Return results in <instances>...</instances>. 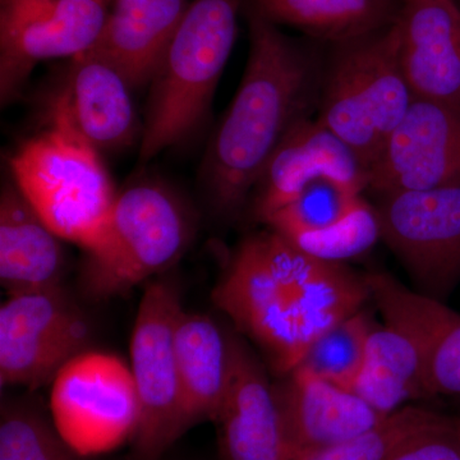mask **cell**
<instances>
[{
  "label": "cell",
  "mask_w": 460,
  "mask_h": 460,
  "mask_svg": "<svg viewBox=\"0 0 460 460\" xmlns=\"http://www.w3.org/2000/svg\"><path fill=\"white\" fill-rule=\"evenodd\" d=\"M243 78L202 164L208 204L220 219L239 217L260 175L293 127L319 109L325 56L277 25L248 14Z\"/></svg>",
  "instance_id": "2"
},
{
  "label": "cell",
  "mask_w": 460,
  "mask_h": 460,
  "mask_svg": "<svg viewBox=\"0 0 460 460\" xmlns=\"http://www.w3.org/2000/svg\"><path fill=\"white\" fill-rule=\"evenodd\" d=\"M380 238L376 208L362 199L352 213L335 226L296 239L292 243L310 255L328 261L343 262L365 255Z\"/></svg>",
  "instance_id": "28"
},
{
  "label": "cell",
  "mask_w": 460,
  "mask_h": 460,
  "mask_svg": "<svg viewBox=\"0 0 460 460\" xmlns=\"http://www.w3.org/2000/svg\"><path fill=\"white\" fill-rule=\"evenodd\" d=\"M321 181H332L353 192L367 190L368 169L338 136L308 118L293 127L281 141L251 195V213L265 223Z\"/></svg>",
  "instance_id": "13"
},
{
  "label": "cell",
  "mask_w": 460,
  "mask_h": 460,
  "mask_svg": "<svg viewBox=\"0 0 460 460\" xmlns=\"http://www.w3.org/2000/svg\"><path fill=\"white\" fill-rule=\"evenodd\" d=\"M368 298L366 277L305 252L271 229L243 239L211 293L215 307L280 377Z\"/></svg>",
  "instance_id": "1"
},
{
  "label": "cell",
  "mask_w": 460,
  "mask_h": 460,
  "mask_svg": "<svg viewBox=\"0 0 460 460\" xmlns=\"http://www.w3.org/2000/svg\"><path fill=\"white\" fill-rule=\"evenodd\" d=\"M91 49L108 60L131 89L151 83L186 13V0H113Z\"/></svg>",
  "instance_id": "18"
},
{
  "label": "cell",
  "mask_w": 460,
  "mask_h": 460,
  "mask_svg": "<svg viewBox=\"0 0 460 460\" xmlns=\"http://www.w3.org/2000/svg\"><path fill=\"white\" fill-rule=\"evenodd\" d=\"M90 341V321L63 286L8 296L0 307V384L40 389Z\"/></svg>",
  "instance_id": "9"
},
{
  "label": "cell",
  "mask_w": 460,
  "mask_h": 460,
  "mask_svg": "<svg viewBox=\"0 0 460 460\" xmlns=\"http://www.w3.org/2000/svg\"><path fill=\"white\" fill-rule=\"evenodd\" d=\"M105 3L113 2V0H104Z\"/></svg>",
  "instance_id": "31"
},
{
  "label": "cell",
  "mask_w": 460,
  "mask_h": 460,
  "mask_svg": "<svg viewBox=\"0 0 460 460\" xmlns=\"http://www.w3.org/2000/svg\"><path fill=\"white\" fill-rule=\"evenodd\" d=\"M60 239L16 186L0 198V284L8 296L62 286L66 259Z\"/></svg>",
  "instance_id": "20"
},
{
  "label": "cell",
  "mask_w": 460,
  "mask_h": 460,
  "mask_svg": "<svg viewBox=\"0 0 460 460\" xmlns=\"http://www.w3.org/2000/svg\"><path fill=\"white\" fill-rule=\"evenodd\" d=\"M330 45L316 120L352 148L370 172L414 100L399 63L396 20Z\"/></svg>",
  "instance_id": "5"
},
{
  "label": "cell",
  "mask_w": 460,
  "mask_h": 460,
  "mask_svg": "<svg viewBox=\"0 0 460 460\" xmlns=\"http://www.w3.org/2000/svg\"><path fill=\"white\" fill-rule=\"evenodd\" d=\"M456 434H458V441H459V447H460V416L456 417Z\"/></svg>",
  "instance_id": "30"
},
{
  "label": "cell",
  "mask_w": 460,
  "mask_h": 460,
  "mask_svg": "<svg viewBox=\"0 0 460 460\" xmlns=\"http://www.w3.org/2000/svg\"><path fill=\"white\" fill-rule=\"evenodd\" d=\"M399 63L411 95L460 113V8L456 0H402Z\"/></svg>",
  "instance_id": "15"
},
{
  "label": "cell",
  "mask_w": 460,
  "mask_h": 460,
  "mask_svg": "<svg viewBox=\"0 0 460 460\" xmlns=\"http://www.w3.org/2000/svg\"><path fill=\"white\" fill-rule=\"evenodd\" d=\"M362 199L361 193L335 181H317L263 224L288 241L295 242L335 226L352 213Z\"/></svg>",
  "instance_id": "26"
},
{
  "label": "cell",
  "mask_w": 460,
  "mask_h": 460,
  "mask_svg": "<svg viewBox=\"0 0 460 460\" xmlns=\"http://www.w3.org/2000/svg\"><path fill=\"white\" fill-rule=\"evenodd\" d=\"M436 414L438 411L426 408L405 405L361 435L329 447L296 453L288 460H386L396 447L431 422Z\"/></svg>",
  "instance_id": "27"
},
{
  "label": "cell",
  "mask_w": 460,
  "mask_h": 460,
  "mask_svg": "<svg viewBox=\"0 0 460 460\" xmlns=\"http://www.w3.org/2000/svg\"><path fill=\"white\" fill-rule=\"evenodd\" d=\"M98 151L57 98L50 128L27 140L11 159L14 186L42 222L84 252L102 244L117 199Z\"/></svg>",
  "instance_id": "3"
},
{
  "label": "cell",
  "mask_w": 460,
  "mask_h": 460,
  "mask_svg": "<svg viewBox=\"0 0 460 460\" xmlns=\"http://www.w3.org/2000/svg\"><path fill=\"white\" fill-rule=\"evenodd\" d=\"M183 310L174 280L159 278L145 288L129 345L140 404V422L131 443L135 460L162 459L184 435L175 354V328Z\"/></svg>",
  "instance_id": "7"
},
{
  "label": "cell",
  "mask_w": 460,
  "mask_h": 460,
  "mask_svg": "<svg viewBox=\"0 0 460 460\" xmlns=\"http://www.w3.org/2000/svg\"><path fill=\"white\" fill-rule=\"evenodd\" d=\"M365 277L385 325L404 334L419 352L429 398L460 395V314L386 272Z\"/></svg>",
  "instance_id": "16"
},
{
  "label": "cell",
  "mask_w": 460,
  "mask_h": 460,
  "mask_svg": "<svg viewBox=\"0 0 460 460\" xmlns=\"http://www.w3.org/2000/svg\"><path fill=\"white\" fill-rule=\"evenodd\" d=\"M175 354L183 398V431L213 422L229 370L228 332L202 314L183 310L175 328Z\"/></svg>",
  "instance_id": "21"
},
{
  "label": "cell",
  "mask_w": 460,
  "mask_h": 460,
  "mask_svg": "<svg viewBox=\"0 0 460 460\" xmlns=\"http://www.w3.org/2000/svg\"><path fill=\"white\" fill-rule=\"evenodd\" d=\"M243 0H193L151 80L140 159L189 140L208 118Z\"/></svg>",
  "instance_id": "4"
},
{
  "label": "cell",
  "mask_w": 460,
  "mask_h": 460,
  "mask_svg": "<svg viewBox=\"0 0 460 460\" xmlns=\"http://www.w3.org/2000/svg\"><path fill=\"white\" fill-rule=\"evenodd\" d=\"M456 3H458L459 8H460V0H456Z\"/></svg>",
  "instance_id": "32"
},
{
  "label": "cell",
  "mask_w": 460,
  "mask_h": 460,
  "mask_svg": "<svg viewBox=\"0 0 460 460\" xmlns=\"http://www.w3.org/2000/svg\"><path fill=\"white\" fill-rule=\"evenodd\" d=\"M0 460H89L60 436L51 416L31 402L3 398Z\"/></svg>",
  "instance_id": "24"
},
{
  "label": "cell",
  "mask_w": 460,
  "mask_h": 460,
  "mask_svg": "<svg viewBox=\"0 0 460 460\" xmlns=\"http://www.w3.org/2000/svg\"><path fill=\"white\" fill-rule=\"evenodd\" d=\"M386 460H460L456 419L436 414L431 422L396 447Z\"/></svg>",
  "instance_id": "29"
},
{
  "label": "cell",
  "mask_w": 460,
  "mask_h": 460,
  "mask_svg": "<svg viewBox=\"0 0 460 460\" xmlns=\"http://www.w3.org/2000/svg\"><path fill=\"white\" fill-rule=\"evenodd\" d=\"M50 416L66 444L84 458L132 443L140 404L131 366L111 353L78 354L51 383Z\"/></svg>",
  "instance_id": "8"
},
{
  "label": "cell",
  "mask_w": 460,
  "mask_h": 460,
  "mask_svg": "<svg viewBox=\"0 0 460 460\" xmlns=\"http://www.w3.org/2000/svg\"><path fill=\"white\" fill-rule=\"evenodd\" d=\"M288 459L363 434L387 417L378 413L356 393L341 389L295 368L274 384Z\"/></svg>",
  "instance_id": "17"
},
{
  "label": "cell",
  "mask_w": 460,
  "mask_h": 460,
  "mask_svg": "<svg viewBox=\"0 0 460 460\" xmlns=\"http://www.w3.org/2000/svg\"><path fill=\"white\" fill-rule=\"evenodd\" d=\"M460 184V113L413 100L370 172L376 195Z\"/></svg>",
  "instance_id": "12"
},
{
  "label": "cell",
  "mask_w": 460,
  "mask_h": 460,
  "mask_svg": "<svg viewBox=\"0 0 460 460\" xmlns=\"http://www.w3.org/2000/svg\"><path fill=\"white\" fill-rule=\"evenodd\" d=\"M372 329L374 325L367 314L359 311L317 339L296 368L353 392L362 371Z\"/></svg>",
  "instance_id": "25"
},
{
  "label": "cell",
  "mask_w": 460,
  "mask_h": 460,
  "mask_svg": "<svg viewBox=\"0 0 460 460\" xmlns=\"http://www.w3.org/2000/svg\"><path fill=\"white\" fill-rule=\"evenodd\" d=\"M63 102L81 135L98 150H115L136 136L131 86L93 49L72 58Z\"/></svg>",
  "instance_id": "19"
},
{
  "label": "cell",
  "mask_w": 460,
  "mask_h": 460,
  "mask_svg": "<svg viewBox=\"0 0 460 460\" xmlns=\"http://www.w3.org/2000/svg\"><path fill=\"white\" fill-rule=\"evenodd\" d=\"M104 0H3L0 12V96L16 98L44 60L75 58L98 41Z\"/></svg>",
  "instance_id": "11"
},
{
  "label": "cell",
  "mask_w": 460,
  "mask_h": 460,
  "mask_svg": "<svg viewBox=\"0 0 460 460\" xmlns=\"http://www.w3.org/2000/svg\"><path fill=\"white\" fill-rule=\"evenodd\" d=\"M353 393L385 417L407 402L429 398L423 363L410 339L392 326H374Z\"/></svg>",
  "instance_id": "23"
},
{
  "label": "cell",
  "mask_w": 460,
  "mask_h": 460,
  "mask_svg": "<svg viewBox=\"0 0 460 460\" xmlns=\"http://www.w3.org/2000/svg\"><path fill=\"white\" fill-rule=\"evenodd\" d=\"M228 381L213 420L219 459L287 460L274 384L241 335L228 332Z\"/></svg>",
  "instance_id": "14"
},
{
  "label": "cell",
  "mask_w": 460,
  "mask_h": 460,
  "mask_svg": "<svg viewBox=\"0 0 460 460\" xmlns=\"http://www.w3.org/2000/svg\"><path fill=\"white\" fill-rule=\"evenodd\" d=\"M186 206L165 184L145 181L117 195L102 244L86 252L81 289L102 302L169 270L189 247Z\"/></svg>",
  "instance_id": "6"
},
{
  "label": "cell",
  "mask_w": 460,
  "mask_h": 460,
  "mask_svg": "<svg viewBox=\"0 0 460 460\" xmlns=\"http://www.w3.org/2000/svg\"><path fill=\"white\" fill-rule=\"evenodd\" d=\"M402 0H247L248 14L337 44L392 25Z\"/></svg>",
  "instance_id": "22"
},
{
  "label": "cell",
  "mask_w": 460,
  "mask_h": 460,
  "mask_svg": "<svg viewBox=\"0 0 460 460\" xmlns=\"http://www.w3.org/2000/svg\"><path fill=\"white\" fill-rule=\"evenodd\" d=\"M377 198L381 238L419 292L444 301L460 284V184Z\"/></svg>",
  "instance_id": "10"
}]
</instances>
